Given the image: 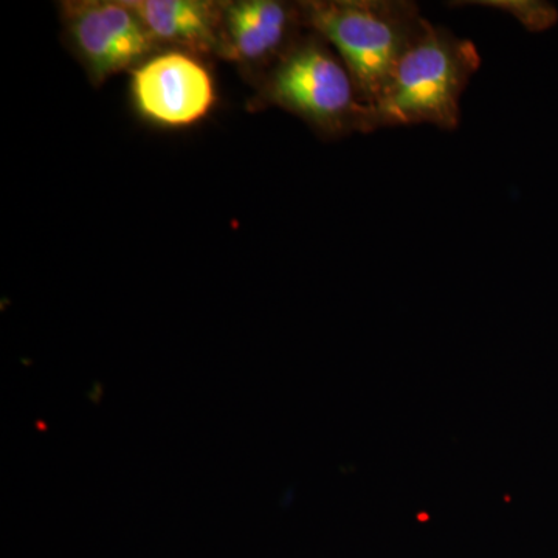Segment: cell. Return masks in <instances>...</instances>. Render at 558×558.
Segmentation results:
<instances>
[{"mask_svg":"<svg viewBox=\"0 0 558 558\" xmlns=\"http://www.w3.org/2000/svg\"><path fill=\"white\" fill-rule=\"evenodd\" d=\"M480 65L472 40L425 20L379 101L368 108L365 132L414 124L457 130L462 94Z\"/></svg>","mask_w":558,"mask_h":558,"instance_id":"cell-1","label":"cell"},{"mask_svg":"<svg viewBox=\"0 0 558 558\" xmlns=\"http://www.w3.org/2000/svg\"><path fill=\"white\" fill-rule=\"evenodd\" d=\"M300 10L304 27L344 62L366 108L379 101L425 22L409 0H328L300 3Z\"/></svg>","mask_w":558,"mask_h":558,"instance_id":"cell-2","label":"cell"},{"mask_svg":"<svg viewBox=\"0 0 558 558\" xmlns=\"http://www.w3.org/2000/svg\"><path fill=\"white\" fill-rule=\"evenodd\" d=\"M260 101L300 117L326 137L366 131L368 108L351 73L336 50L314 32L301 35L269 70Z\"/></svg>","mask_w":558,"mask_h":558,"instance_id":"cell-3","label":"cell"},{"mask_svg":"<svg viewBox=\"0 0 558 558\" xmlns=\"http://www.w3.org/2000/svg\"><path fill=\"white\" fill-rule=\"evenodd\" d=\"M64 20L70 44L95 83L137 69L156 44L130 2L69 3Z\"/></svg>","mask_w":558,"mask_h":558,"instance_id":"cell-4","label":"cell"},{"mask_svg":"<svg viewBox=\"0 0 558 558\" xmlns=\"http://www.w3.org/2000/svg\"><path fill=\"white\" fill-rule=\"evenodd\" d=\"M132 101L143 119L163 128H186L215 106L211 75L196 58L167 51L149 58L132 73Z\"/></svg>","mask_w":558,"mask_h":558,"instance_id":"cell-5","label":"cell"},{"mask_svg":"<svg viewBox=\"0 0 558 558\" xmlns=\"http://www.w3.org/2000/svg\"><path fill=\"white\" fill-rule=\"evenodd\" d=\"M300 5L277 0H242L222 10L220 47L230 58L270 69L300 39Z\"/></svg>","mask_w":558,"mask_h":558,"instance_id":"cell-6","label":"cell"},{"mask_svg":"<svg viewBox=\"0 0 558 558\" xmlns=\"http://www.w3.org/2000/svg\"><path fill=\"white\" fill-rule=\"evenodd\" d=\"M156 43L175 44L190 51L218 50L222 13L197 0H138L130 2Z\"/></svg>","mask_w":558,"mask_h":558,"instance_id":"cell-7","label":"cell"},{"mask_svg":"<svg viewBox=\"0 0 558 558\" xmlns=\"http://www.w3.org/2000/svg\"><path fill=\"white\" fill-rule=\"evenodd\" d=\"M469 5L488 7V9L506 11L519 20L529 32H545L557 24L556 7L535 0H486V2H465Z\"/></svg>","mask_w":558,"mask_h":558,"instance_id":"cell-8","label":"cell"}]
</instances>
